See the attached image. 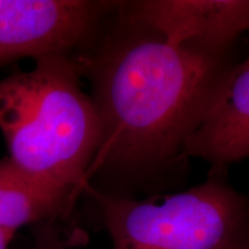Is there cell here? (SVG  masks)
<instances>
[{"instance_id":"obj_7","label":"cell","mask_w":249,"mask_h":249,"mask_svg":"<svg viewBox=\"0 0 249 249\" xmlns=\"http://www.w3.org/2000/svg\"><path fill=\"white\" fill-rule=\"evenodd\" d=\"M79 195L34 178L12 163L0 160V227L17 232L26 225L65 222Z\"/></svg>"},{"instance_id":"obj_3","label":"cell","mask_w":249,"mask_h":249,"mask_svg":"<svg viewBox=\"0 0 249 249\" xmlns=\"http://www.w3.org/2000/svg\"><path fill=\"white\" fill-rule=\"evenodd\" d=\"M97 203L113 249H227L247 236L245 197L226 176L208 173L200 185L138 200L83 187Z\"/></svg>"},{"instance_id":"obj_2","label":"cell","mask_w":249,"mask_h":249,"mask_svg":"<svg viewBox=\"0 0 249 249\" xmlns=\"http://www.w3.org/2000/svg\"><path fill=\"white\" fill-rule=\"evenodd\" d=\"M71 54L35 59L0 80V132L8 158L34 178L76 195L101 141V123Z\"/></svg>"},{"instance_id":"obj_10","label":"cell","mask_w":249,"mask_h":249,"mask_svg":"<svg viewBox=\"0 0 249 249\" xmlns=\"http://www.w3.org/2000/svg\"><path fill=\"white\" fill-rule=\"evenodd\" d=\"M227 249H249L248 247V241H247V236L241 240H239L238 242H235L234 245H232L231 247L227 248Z\"/></svg>"},{"instance_id":"obj_5","label":"cell","mask_w":249,"mask_h":249,"mask_svg":"<svg viewBox=\"0 0 249 249\" xmlns=\"http://www.w3.org/2000/svg\"><path fill=\"white\" fill-rule=\"evenodd\" d=\"M116 11L170 44L216 58H227V51L249 28L247 0L117 1Z\"/></svg>"},{"instance_id":"obj_1","label":"cell","mask_w":249,"mask_h":249,"mask_svg":"<svg viewBox=\"0 0 249 249\" xmlns=\"http://www.w3.org/2000/svg\"><path fill=\"white\" fill-rule=\"evenodd\" d=\"M99 31L74 55L101 123L83 187L96 176L135 188L160 185L182 172L183 141L230 62L174 46L118 14Z\"/></svg>"},{"instance_id":"obj_8","label":"cell","mask_w":249,"mask_h":249,"mask_svg":"<svg viewBox=\"0 0 249 249\" xmlns=\"http://www.w3.org/2000/svg\"><path fill=\"white\" fill-rule=\"evenodd\" d=\"M64 222H48L34 225L33 249H70L81 244L80 230H70Z\"/></svg>"},{"instance_id":"obj_4","label":"cell","mask_w":249,"mask_h":249,"mask_svg":"<svg viewBox=\"0 0 249 249\" xmlns=\"http://www.w3.org/2000/svg\"><path fill=\"white\" fill-rule=\"evenodd\" d=\"M114 7L116 1L0 0V66L24 57L80 51Z\"/></svg>"},{"instance_id":"obj_9","label":"cell","mask_w":249,"mask_h":249,"mask_svg":"<svg viewBox=\"0 0 249 249\" xmlns=\"http://www.w3.org/2000/svg\"><path fill=\"white\" fill-rule=\"evenodd\" d=\"M14 235L15 231L0 227V249H8V246L11 244V241L13 240Z\"/></svg>"},{"instance_id":"obj_6","label":"cell","mask_w":249,"mask_h":249,"mask_svg":"<svg viewBox=\"0 0 249 249\" xmlns=\"http://www.w3.org/2000/svg\"><path fill=\"white\" fill-rule=\"evenodd\" d=\"M249 155V60L230 62L186 136L182 158H201L209 173L226 176Z\"/></svg>"}]
</instances>
